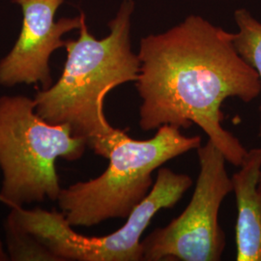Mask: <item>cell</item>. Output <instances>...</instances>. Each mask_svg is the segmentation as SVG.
Here are the masks:
<instances>
[{"mask_svg":"<svg viewBox=\"0 0 261 261\" xmlns=\"http://www.w3.org/2000/svg\"><path fill=\"white\" fill-rule=\"evenodd\" d=\"M233 33L191 15L167 31L140 39L139 126L188 129L194 124L239 168L248 153L223 127L228 98L251 103L261 94L259 76L237 51Z\"/></svg>","mask_w":261,"mask_h":261,"instance_id":"1","label":"cell"},{"mask_svg":"<svg viewBox=\"0 0 261 261\" xmlns=\"http://www.w3.org/2000/svg\"><path fill=\"white\" fill-rule=\"evenodd\" d=\"M134 11V0H122L108 24L110 33L102 39L89 32L83 12L79 37L66 41L62 74L34 96L39 116L54 125H67L73 136L106 159L121 130L108 121L105 99L122 84L136 83L140 73L139 56L130 45Z\"/></svg>","mask_w":261,"mask_h":261,"instance_id":"2","label":"cell"},{"mask_svg":"<svg viewBox=\"0 0 261 261\" xmlns=\"http://www.w3.org/2000/svg\"><path fill=\"white\" fill-rule=\"evenodd\" d=\"M201 145L199 136L187 137L173 126L159 128L148 140L132 139L121 130L107 158V169L98 177L62 188L56 200L59 209L73 227L126 219L149 194L156 169Z\"/></svg>","mask_w":261,"mask_h":261,"instance_id":"3","label":"cell"},{"mask_svg":"<svg viewBox=\"0 0 261 261\" xmlns=\"http://www.w3.org/2000/svg\"><path fill=\"white\" fill-rule=\"evenodd\" d=\"M87 148L67 125H54L35 111L34 98L0 96V203L24 207L57 200L56 161H76Z\"/></svg>","mask_w":261,"mask_h":261,"instance_id":"4","label":"cell"},{"mask_svg":"<svg viewBox=\"0 0 261 261\" xmlns=\"http://www.w3.org/2000/svg\"><path fill=\"white\" fill-rule=\"evenodd\" d=\"M197 151L199 172L185 210L141 240L142 260L219 261L226 245L220 209L232 192L226 159L208 140Z\"/></svg>","mask_w":261,"mask_h":261,"instance_id":"5","label":"cell"},{"mask_svg":"<svg viewBox=\"0 0 261 261\" xmlns=\"http://www.w3.org/2000/svg\"><path fill=\"white\" fill-rule=\"evenodd\" d=\"M19 6L22 22L14 47L0 60V85L11 88L19 84L50 87L51 55L65 47L63 36L82 24L83 12L74 18L56 20L65 0H12Z\"/></svg>","mask_w":261,"mask_h":261,"instance_id":"6","label":"cell"},{"mask_svg":"<svg viewBox=\"0 0 261 261\" xmlns=\"http://www.w3.org/2000/svg\"><path fill=\"white\" fill-rule=\"evenodd\" d=\"M261 147L248 150L231 177L237 205L236 260L261 261Z\"/></svg>","mask_w":261,"mask_h":261,"instance_id":"7","label":"cell"},{"mask_svg":"<svg viewBox=\"0 0 261 261\" xmlns=\"http://www.w3.org/2000/svg\"><path fill=\"white\" fill-rule=\"evenodd\" d=\"M6 251L11 261H58L56 255L28 231L10 211L4 222Z\"/></svg>","mask_w":261,"mask_h":261,"instance_id":"8","label":"cell"},{"mask_svg":"<svg viewBox=\"0 0 261 261\" xmlns=\"http://www.w3.org/2000/svg\"><path fill=\"white\" fill-rule=\"evenodd\" d=\"M237 32L233 33L234 45L244 60L252 66L261 83V22L251 12L240 8L234 12ZM261 129V106H260Z\"/></svg>","mask_w":261,"mask_h":261,"instance_id":"9","label":"cell"},{"mask_svg":"<svg viewBox=\"0 0 261 261\" xmlns=\"http://www.w3.org/2000/svg\"><path fill=\"white\" fill-rule=\"evenodd\" d=\"M0 261H10L9 255L1 239H0Z\"/></svg>","mask_w":261,"mask_h":261,"instance_id":"10","label":"cell"},{"mask_svg":"<svg viewBox=\"0 0 261 261\" xmlns=\"http://www.w3.org/2000/svg\"><path fill=\"white\" fill-rule=\"evenodd\" d=\"M259 137L261 138V129H259ZM258 190H259V192H260L261 194V174L260 179H259V184H258Z\"/></svg>","mask_w":261,"mask_h":261,"instance_id":"11","label":"cell"}]
</instances>
